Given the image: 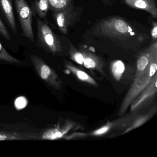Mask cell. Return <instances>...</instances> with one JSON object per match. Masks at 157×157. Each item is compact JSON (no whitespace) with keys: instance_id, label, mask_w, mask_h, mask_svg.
<instances>
[{"instance_id":"obj_1","label":"cell","mask_w":157,"mask_h":157,"mask_svg":"<svg viewBox=\"0 0 157 157\" xmlns=\"http://www.w3.org/2000/svg\"><path fill=\"white\" fill-rule=\"evenodd\" d=\"M157 70V54L154 55L146 69L134 81L124 98L118 111V115H124L134 100L148 84L156 73Z\"/></svg>"},{"instance_id":"obj_2","label":"cell","mask_w":157,"mask_h":157,"mask_svg":"<svg viewBox=\"0 0 157 157\" xmlns=\"http://www.w3.org/2000/svg\"><path fill=\"white\" fill-rule=\"evenodd\" d=\"M94 32L98 35L121 40L132 35V30L128 23L117 17L103 20L96 25Z\"/></svg>"},{"instance_id":"obj_3","label":"cell","mask_w":157,"mask_h":157,"mask_svg":"<svg viewBox=\"0 0 157 157\" xmlns=\"http://www.w3.org/2000/svg\"><path fill=\"white\" fill-rule=\"evenodd\" d=\"M37 44L49 53L57 54L62 50L58 37L49 25L40 19L37 20Z\"/></svg>"},{"instance_id":"obj_4","label":"cell","mask_w":157,"mask_h":157,"mask_svg":"<svg viewBox=\"0 0 157 157\" xmlns=\"http://www.w3.org/2000/svg\"><path fill=\"white\" fill-rule=\"evenodd\" d=\"M14 1L23 33L29 41L34 43L32 27L33 11L25 0H14Z\"/></svg>"},{"instance_id":"obj_5","label":"cell","mask_w":157,"mask_h":157,"mask_svg":"<svg viewBox=\"0 0 157 157\" xmlns=\"http://www.w3.org/2000/svg\"><path fill=\"white\" fill-rule=\"evenodd\" d=\"M31 61L40 78L48 84L54 89L59 90L62 82L56 71H54L45 62L35 55H31Z\"/></svg>"},{"instance_id":"obj_6","label":"cell","mask_w":157,"mask_h":157,"mask_svg":"<svg viewBox=\"0 0 157 157\" xmlns=\"http://www.w3.org/2000/svg\"><path fill=\"white\" fill-rule=\"evenodd\" d=\"M157 74L151 79L146 88L131 104L130 110L132 113L136 112L146 107L153 99L157 91Z\"/></svg>"},{"instance_id":"obj_7","label":"cell","mask_w":157,"mask_h":157,"mask_svg":"<svg viewBox=\"0 0 157 157\" xmlns=\"http://www.w3.org/2000/svg\"><path fill=\"white\" fill-rule=\"evenodd\" d=\"M54 13V19L58 28L62 33L66 34L77 16L75 9L71 4L62 10Z\"/></svg>"},{"instance_id":"obj_8","label":"cell","mask_w":157,"mask_h":157,"mask_svg":"<svg viewBox=\"0 0 157 157\" xmlns=\"http://www.w3.org/2000/svg\"><path fill=\"white\" fill-rule=\"evenodd\" d=\"M156 54H157V41H155L151 45L148 49L139 56L137 60L135 77L139 76L146 69L152 57Z\"/></svg>"},{"instance_id":"obj_9","label":"cell","mask_w":157,"mask_h":157,"mask_svg":"<svg viewBox=\"0 0 157 157\" xmlns=\"http://www.w3.org/2000/svg\"><path fill=\"white\" fill-rule=\"evenodd\" d=\"M81 50L83 56V66L89 69L97 71L102 75L104 74V63L103 60L93 53Z\"/></svg>"},{"instance_id":"obj_10","label":"cell","mask_w":157,"mask_h":157,"mask_svg":"<svg viewBox=\"0 0 157 157\" xmlns=\"http://www.w3.org/2000/svg\"><path fill=\"white\" fill-rule=\"evenodd\" d=\"M126 4L135 9L143 10L157 18V8L155 0H124Z\"/></svg>"},{"instance_id":"obj_11","label":"cell","mask_w":157,"mask_h":157,"mask_svg":"<svg viewBox=\"0 0 157 157\" xmlns=\"http://www.w3.org/2000/svg\"><path fill=\"white\" fill-rule=\"evenodd\" d=\"M0 9L3 12L11 29L17 34V26L11 0H0Z\"/></svg>"},{"instance_id":"obj_12","label":"cell","mask_w":157,"mask_h":157,"mask_svg":"<svg viewBox=\"0 0 157 157\" xmlns=\"http://www.w3.org/2000/svg\"><path fill=\"white\" fill-rule=\"evenodd\" d=\"M64 66L69 71L81 81L86 82L93 86H98V84L95 80L88 73H86L82 70L77 67L70 62L67 61H65Z\"/></svg>"},{"instance_id":"obj_13","label":"cell","mask_w":157,"mask_h":157,"mask_svg":"<svg viewBox=\"0 0 157 157\" xmlns=\"http://www.w3.org/2000/svg\"><path fill=\"white\" fill-rule=\"evenodd\" d=\"M34 12L41 20H45L49 9L48 0H34L33 4Z\"/></svg>"},{"instance_id":"obj_14","label":"cell","mask_w":157,"mask_h":157,"mask_svg":"<svg viewBox=\"0 0 157 157\" xmlns=\"http://www.w3.org/2000/svg\"><path fill=\"white\" fill-rule=\"evenodd\" d=\"M154 110L155 109H153L151 111L150 113L149 112L147 114L141 116H137L133 120L131 124L127 128H126L125 130L122 133V134H125L128 132H130L131 130L137 128L143 124H145L153 115L154 114Z\"/></svg>"},{"instance_id":"obj_15","label":"cell","mask_w":157,"mask_h":157,"mask_svg":"<svg viewBox=\"0 0 157 157\" xmlns=\"http://www.w3.org/2000/svg\"><path fill=\"white\" fill-rule=\"evenodd\" d=\"M49 9L54 13L60 11L71 4V0H48Z\"/></svg>"},{"instance_id":"obj_16","label":"cell","mask_w":157,"mask_h":157,"mask_svg":"<svg viewBox=\"0 0 157 157\" xmlns=\"http://www.w3.org/2000/svg\"><path fill=\"white\" fill-rule=\"evenodd\" d=\"M68 130L69 129L68 127L61 129H59L58 128L51 129L45 132L42 136V138L46 140L56 139L62 137V136L66 132H67Z\"/></svg>"},{"instance_id":"obj_17","label":"cell","mask_w":157,"mask_h":157,"mask_svg":"<svg viewBox=\"0 0 157 157\" xmlns=\"http://www.w3.org/2000/svg\"><path fill=\"white\" fill-rule=\"evenodd\" d=\"M69 55L71 59L79 65L83 66V56L82 50L76 49L73 46L70 47Z\"/></svg>"},{"instance_id":"obj_18","label":"cell","mask_w":157,"mask_h":157,"mask_svg":"<svg viewBox=\"0 0 157 157\" xmlns=\"http://www.w3.org/2000/svg\"><path fill=\"white\" fill-rule=\"evenodd\" d=\"M0 60L10 63H19L20 61L11 56L3 47L0 43Z\"/></svg>"},{"instance_id":"obj_19","label":"cell","mask_w":157,"mask_h":157,"mask_svg":"<svg viewBox=\"0 0 157 157\" xmlns=\"http://www.w3.org/2000/svg\"><path fill=\"white\" fill-rule=\"evenodd\" d=\"M124 65L121 61H117L113 64L112 67V72L116 79H119L120 76L124 71Z\"/></svg>"},{"instance_id":"obj_20","label":"cell","mask_w":157,"mask_h":157,"mask_svg":"<svg viewBox=\"0 0 157 157\" xmlns=\"http://www.w3.org/2000/svg\"><path fill=\"white\" fill-rule=\"evenodd\" d=\"M27 103V100L25 97L21 96L16 99L14 105L17 110H21L26 107Z\"/></svg>"},{"instance_id":"obj_21","label":"cell","mask_w":157,"mask_h":157,"mask_svg":"<svg viewBox=\"0 0 157 157\" xmlns=\"http://www.w3.org/2000/svg\"><path fill=\"white\" fill-rule=\"evenodd\" d=\"M0 34L7 40H9L10 41H11V38L10 33L4 24L2 22L1 18H0Z\"/></svg>"},{"instance_id":"obj_22","label":"cell","mask_w":157,"mask_h":157,"mask_svg":"<svg viewBox=\"0 0 157 157\" xmlns=\"http://www.w3.org/2000/svg\"><path fill=\"white\" fill-rule=\"evenodd\" d=\"M151 35L154 41H157V24L156 22L152 23V28L151 29Z\"/></svg>"},{"instance_id":"obj_23","label":"cell","mask_w":157,"mask_h":157,"mask_svg":"<svg viewBox=\"0 0 157 157\" xmlns=\"http://www.w3.org/2000/svg\"><path fill=\"white\" fill-rule=\"evenodd\" d=\"M18 138V137L13 135H7V134L0 133V141L16 139Z\"/></svg>"}]
</instances>
